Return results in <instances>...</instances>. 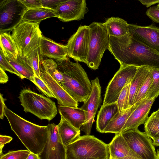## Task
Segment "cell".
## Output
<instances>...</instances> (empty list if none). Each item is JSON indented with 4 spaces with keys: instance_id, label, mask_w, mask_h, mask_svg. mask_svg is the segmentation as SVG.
<instances>
[{
    "instance_id": "6da1fadb",
    "label": "cell",
    "mask_w": 159,
    "mask_h": 159,
    "mask_svg": "<svg viewBox=\"0 0 159 159\" xmlns=\"http://www.w3.org/2000/svg\"><path fill=\"white\" fill-rule=\"evenodd\" d=\"M108 50L120 66H148L159 68V52L129 34L118 37L110 36Z\"/></svg>"
},
{
    "instance_id": "7a4b0ae2",
    "label": "cell",
    "mask_w": 159,
    "mask_h": 159,
    "mask_svg": "<svg viewBox=\"0 0 159 159\" xmlns=\"http://www.w3.org/2000/svg\"><path fill=\"white\" fill-rule=\"evenodd\" d=\"M4 115L11 129L30 152L38 155L43 150L48 140V125H39L21 117L6 106Z\"/></svg>"
},
{
    "instance_id": "3957f363",
    "label": "cell",
    "mask_w": 159,
    "mask_h": 159,
    "mask_svg": "<svg viewBox=\"0 0 159 159\" xmlns=\"http://www.w3.org/2000/svg\"><path fill=\"white\" fill-rule=\"evenodd\" d=\"M55 61L57 70L63 77L60 84L76 101L85 102L91 94L92 85L81 66L77 61L71 62L68 57Z\"/></svg>"
},
{
    "instance_id": "277c9868",
    "label": "cell",
    "mask_w": 159,
    "mask_h": 159,
    "mask_svg": "<svg viewBox=\"0 0 159 159\" xmlns=\"http://www.w3.org/2000/svg\"><path fill=\"white\" fill-rule=\"evenodd\" d=\"M66 148V159H109L108 144L93 135H84Z\"/></svg>"
},
{
    "instance_id": "5b68a950",
    "label": "cell",
    "mask_w": 159,
    "mask_h": 159,
    "mask_svg": "<svg viewBox=\"0 0 159 159\" xmlns=\"http://www.w3.org/2000/svg\"><path fill=\"white\" fill-rule=\"evenodd\" d=\"M18 98L26 113L29 112L41 120H50L57 113V108L54 102L30 89L22 90Z\"/></svg>"
},
{
    "instance_id": "8992f818",
    "label": "cell",
    "mask_w": 159,
    "mask_h": 159,
    "mask_svg": "<svg viewBox=\"0 0 159 159\" xmlns=\"http://www.w3.org/2000/svg\"><path fill=\"white\" fill-rule=\"evenodd\" d=\"M40 23L22 21L13 30L11 36L21 56L27 57L39 48L43 36L39 27Z\"/></svg>"
},
{
    "instance_id": "52a82bcc",
    "label": "cell",
    "mask_w": 159,
    "mask_h": 159,
    "mask_svg": "<svg viewBox=\"0 0 159 159\" xmlns=\"http://www.w3.org/2000/svg\"><path fill=\"white\" fill-rule=\"evenodd\" d=\"M89 26L90 37L86 64L96 70L98 68L104 52L108 49L110 36L103 23L94 22Z\"/></svg>"
},
{
    "instance_id": "ba28073f",
    "label": "cell",
    "mask_w": 159,
    "mask_h": 159,
    "mask_svg": "<svg viewBox=\"0 0 159 159\" xmlns=\"http://www.w3.org/2000/svg\"><path fill=\"white\" fill-rule=\"evenodd\" d=\"M138 67L133 66H120L107 86L102 105L116 102L123 88L131 82Z\"/></svg>"
},
{
    "instance_id": "9c48e42d",
    "label": "cell",
    "mask_w": 159,
    "mask_h": 159,
    "mask_svg": "<svg viewBox=\"0 0 159 159\" xmlns=\"http://www.w3.org/2000/svg\"><path fill=\"white\" fill-rule=\"evenodd\" d=\"M28 10L19 0H3L0 2V32L13 30L22 21Z\"/></svg>"
},
{
    "instance_id": "30bf717a",
    "label": "cell",
    "mask_w": 159,
    "mask_h": 159,
    "mask_svg": "<svg viewBox=\"0 0 159 159\" xmlns=\"http://www.w3.org/2000/svg\"><path fill=\"white\" fill-rule=\"evenodd\" d=\"M129 148L142 159H156L157 153L151 138L138 128L121 133Z\"/></svg>"
},
{
    "instance_id": "8fae6325",
    "label": "cell",
    "mask_w": 159,
    "mask_h": 159,
    "mask_svg": "<svg viewBox=\"0 0 159 159\" xmlns=\"http://www.w3.org/2000/svg\"><path fill=\"white\" fill-rule=\"evenodd\" d=\"M89 26H80L68 40L66 46L68 56L77 61L86 63L90 37Z\"/></svg>"
},
{
    "instance_id": "7c38bea8",
    "label": "cell",
    "mask_w": 159,
    "mask_h": 159,
    "mask_svg": "<svg viewBox=\"0 0 159 159\" xmlns=\"http://www.w3.org/2000/svg\"><path fill=\"white\" fill-rule=\"evenodd\" d=\"M91 83L92 89L91 94L81 107L85 112V120L80 130L83 131L86 135H90L95 115L102 102L101 87L98 77L92 80Z\"/></svg>"
},
{
    "instance_id": "4fadbf2b",
    "label": "cell",
    "mask_w": 159,
    "mask_h": 159,
    "mask_svg": "<svg viewBox=\"0 0 159 159\" xmlns=\"http://www.w3.org/2000/svg\"><path fill=\"white\" fill-rule=\"evenodd\" d=\"M49 136L43 150L38 154L40 159H66V148L59 134L57 126L53 123L48 125Z\"/></svg>"
},
{
    "instance_id": "5bb4252c",
    "label": "cell",
    "mask_w": 159,
    "mask_h": 159,
    "mask_svg": "<svg viewBox=\"0 0 159 159\" xmlns=\"http://www.w3.org/2000/svg\"><path fill=\"white\" fill-rule=\"evenodd\" d=\"M88 11L85 0H64L54 11L56 17L67 22L83 19Z\"/></svg>"
},
{
    "instance_id": "9a60e30c",
    "label": "cell",
    "mask_w": 159,
    "mask_h": 159,
    "mask_svg": "<svg viewBox=\"0 0 159 159\" xmlns=\"http://www.w3.org/2000/svg\"><path fill=\"white\" fill-rule=\"evenodd\" d=\"M41 60L40 65L41 78L52 91L57 99L58 103L60 106L78 107V102L74 99L60 84L48 73Z\"/></svg>"
},
{
    "instance_id": "2e32d148",
    "label": "cell",
    "mask_w": 159,
    "mask_h": 159,
    "mask_svg": "<svg viewBox=\"0 0 159 159\" xmlns=\"http://www.w3.org/2000/svg\"><path fill=\"white\" fill-rule=\"evenodd\" d=\"M129 34L136 40L159 52V28L154 25L140 26L129 24Z\"/></svg>"
},
{
    "instance_id": "e0dca14e",
    "label": "cell",
    "mask_w": 159,
    "mask_h": 159,
    "mask_svg": "<svg viewBox=\"0 0 159 159\" xmlns=\"http://www.w3.org/2000/svg\"><path fill=\"white\" fill-rule=\"evenodd\" d=\"M156 98H154L141 101L127 119L121 133L138 129L139 125L144 124Z\"/></svg>"
},
{
    "instance_id": "ac0fdd59",
    "label": "cell",
    "mask_w": 159,
    "mask_h": 159,
    "mask_svg": "<svg viewBox=\"0 0 159 159\" xmlns=\"http://www.w3.org/2000/svg\"><path fill=\"white\" fill-rule=\"evenodd\" d=\"M39 48L43 57L54 59L56 61L63 60L67 58L66 45L57 43L43 36L41 39Z\"/></svg>"
},
{
    "instance_id": "d6986e66",
    "label": "cell",
    "mask_w": 159,
    "mask_h": 159,
    "mask_svg": "<svg viewBox=\"0 0 159 159\" xmlns=\"http://www.w3.org/2000/svg\"><path fill=\"white\" fill-rule=\"evenodd\" d=\"M58 110L61 117L77 129L80 130L85 120V112L81 107L74 108L59 105Z\"/></svg>"
},
{
    "instance_id": "ffe728a7",
    "label": "cell",
    "mask_w": 159,
    "mask_h": 159,
    "mask_svg": "<svg viewBox=\"0 0 159 159\" xmlns=\"http://www.w3.org/2000/svg\"><path fill=\"white\" fill-rule=\"evenodd\" d=\"M141 101L137 103L120 113L118 112L109 122L103 133H121L122 129L127 119Z\"/></svg>"
},
{
    "instance_id": "44dd1931",
    "label": "cell",
    "mask_w": 159,
    "mask_h": 159,
    "mask_svg": "<svg viewBox=\"0 0 159 159\" xmlns=\"http://www.w3.org/2000/svg\"><path fill=\"white\" fill-rule=\"evenodd\" d=\"M118 112V108L116 102L105 105H102L97 116V131L103 133L109 122Z\"/></svg>"
},
{
    "instance_id": "7402d4cb",
    "label": "cell",
    "mask_w": 159,
    "mask_h": 159,
    "mask_svg": "<svg viewBox=\"0 0 159 159\" xmlns=\"http://www.w3.org/2000/svg\"><path fill=\"white\" fill-rule=\"evenodd\" d=\"M57 126L59 134L66 147L75 141L80 136V130L75 128L62 117H61L60 122Z\"/></svg>"
},
{
    "instance_id": "603a6c76",
    "label": "cell",
    "mask_w": 159,
    "mask_h": 159,
    "mask_svg": "<svg viewBox=\"0 0 159 159\" xmlns=\"http://www.w3.org/2000/svg\"><path fill=\"white\" fill-rule=\"evenodd\" d=\"M4 55L9 62L25 78L30 81L33 80L35 74L27 57L21 56L19 53L16 59L8 54Z\"/></svg>"
},
{
    "instance_id": "cb8c5ba5",
    "label": "cell",
    "mask_w": 159,
    "mask_h": 159,
    "mask_svg": "<svg viewBox=\"0 0 159 159\" xmlns=\"http://www.w3.org/2000/svg\"><path fill=\"white\" fill-rule=\"evenodd\" d=\"M108 145L110 157L114 159H120L127 156L130 150L121 133L116 134Z\"/></svg>"
},
{
    "instance_id": "d4e9b609",
    "label": "cell",
    "mask_w": 159,
    "mask_h": 159,
    "mask_svg": "<svg viewBox=\"0 0 159 159\" xmlns=\"http://www.w3.org/2000/svg\"><path fill=\"white\" fill-rule=\"evenodd\" d=\"M103 23L109 36L120 37L129 33V24L122 18L112 17Z\"/></svg>"
},
{
    "instance_id": "484cf974",
    "label": "cell",
    "mask_w": 159,
    "mask_h": 159,
    "mask_svg": "<svg viewBox=\"0 0 159 159\" xmlns=\"http://www.w3.org/2000/svg\"><path fill=\"white\" fill-rule=\"evenodd\" d=\"M151 68V67L148 66L138 67L137 71L130 84L129 100V107L134 105L137 93Z\"/></svg>"
},
{
    "instance_id": "4316f807",
    "label": "cell",
    "mask_w": 159,
    "mask_h": 159,
    "mask_svg": "<svg viewBox=\"0 0 159 159\" xmlns=\"http://www.w3.org/2000/svg\"><path fill=\"white\" fill-rule=\"evenodd\" d=\"M56 17L54 10L41 7L27 10L22 18V21L30 22H40L47 18Z\"/></svg>"
},
{
    "instance_id": "83f0119b",
    "label": "cell",
    "mask_w": 159,
    "mask_h": 159,
    "mask_svg": "<svg viewBox=\"0 0 159 159\" xmlns=\"http://www.w3.org/2000/svg\"><path fill=\"white\" fill-rule=\"evenodd\" d=\"M0 49L4 54H8L16 59L19 52L16 43L9 33L0 32Z\"/></svg>"
},
{
    "instance_id": "f1b7e54d",
    "label": "cell",
    "mask_w": 159,
    "mask_h": 159,
    "mask_svg": "<svg viewBox=\"0 0 159 159\" xmlns=\"http://www.w3.org/2000/svg\"><path fill=\"white\" fill-rule=\"evenodd\" d=\"M144 130L146 134L152 139L159 137V119L153 112L145 122Z\"/></svg>"
},
{
    "instance_id": "f546056e",
    "label": "cell",
    "mask_w": 159,
    "mask_h": 159,
    "mask_svg": "<svg viewBox=\"0 0 159 159\" xmlns=\"http://www.w3.org/2000/svg\"><path fill=\"white\" fill-rule=\"evenodd\" d=\"M41 61L48 73L54 79L59 83L63 82V75L57 70V64L55 61L50 58L43 59V58Z\"/></svg>"
},
{
    "instance_id": "4dcf8cb0",
    "label": "cell",
    "mask_w": 159,
    "mask_h": 159,
    "mask_svg": "<svg viewBox=\"0 0 159 159\" xmlns=\"http://www.w3.org/2000/svg\"><path fill=\"white\" fill-rule=\"evenodd\" d=\"M152 81L144 99L156 98L159 95V68H151Z\"/></svg>"
},
{
    "instance_id": "1f68e13d",
    "label": "cell",
    "mask_w": 159,
    "mask_h": 159,
    "mask_svg": "<svg viewBox=\"0 0 159 159\" xmlns=\"http://www.w3.org/2000/svg\"><path fill=\"white\" fill-rule=\"evenodd\" d=\"M152 81V76L151 68L137 93L134 100V104L144 99L150 87Z\"/></svg>"
},
{
    "instance_id": "d6a6232c",
    "label": "cell",
    "mask_w": 159,
    "mask_h": 159,
    "mask_svg": "<svg viewBox=\"0 0 159 159\" xmlns=\"http://www.w3.org/2000/svg\"><path fill=\"white\" fill-rule=\"evenodd\" d=\"M131 83L128 84L123 88L116 102L119 113L130 107L129 106V100Z\"/></svg>"
},
{
    "instance_id": "836d02e7",
    "label": "cell",
    "mask_w": 159,
    "mask_h": 159,
    "mask_svg": "<svg viewBox=\"0 0 159 159\" xmlns=\"http://www.w3.org/2000/svg\"><path fill=\"white\" fill-rule=\"evenodd\" d=\"M43 57L41 54L39 48L34 50L27 57L32 67L35 75L41 78L40 75V65L42 58Z\"/></svg>"
},
{
    "instance_id": "e575fe53",
    "label": "cell",
    "mask_w": 159,
    "mask_h": 159,
    "mask_svg": "<svg viewBox=\"0 0 159 159\" xmlns=\"http://www.w3.org/2000/svg\"><path fill=\"white\" fill-rule=\"evenodd\" d=\"M31 81L35 85L37 89L42 93L49 97L55 98L47 84L41 78L35 75Z\"/></svg>"
},
{
    "instance_id": "d590c367",
    "label": "cell",
    "mask_w": 159,
    "mask_h": 159,
    "mask_svg": "<svg viewBox=\"0 0 159 159\" xmlns=\"http://www.w3.org/2000/svg\"><path fill=\"white\" fill-rule=\"evenodd\" d=\"M0 68L4 70L7 71L14 74L21 79L25 78L18 72L9 62L6 58L2 50L0 49Z\"/></svg>"
},
{
    "instance_id": "8d00e7d4",
    "label": "cell",
    "mask_w": 159,
    "mask_h": 159,
    "mask_svg": "<svg viewBox=\"0 0 159 159\" xmlns=\"http://www.w3.org/2000/svg\"><path fill=\"white\" fill-rule=\"evenodd\" d=\"M30 153L28 150L10 151L0 155V159H26Z\"/></svg>"
},
{
    "instance_id": "74e56055",
    "label": "cell",
    "mask_w": 159,
    "mask_h": 159,
    "mask_svg": "<svg viewBox=\"0 0 159 159\" xmlns=\"http://www.w3.org/2000/svg\"><path fill=\"white\" fill-rule=\"evenodd\" d=\"M146 14L153 21L159 23V8L157 6L149 7L147 10Z\"/></svg>"
},
{
    "instance_id": "f35d334b",
    "label": "cell",
    "mask_w": 159,
    "mask_h": 159,
    "mask_svg": "<svg viewBox=\"0 0 159 159\" xmlns=\"http://www.w3.org/2000/svg\"><path fill=\"white\" fill-rule=\"evenodd\" d=\"M64 0H40L42 6L54 11Z\"/></svg>"
},
{
    "instance_id": "ab89813d",
    "label": "cell",
    "mask_w": 159,
    "mask_h": 159,
    "mask_svg": "<svg viewBox=\"0 0 159 159\" xmlns=\"http://www.w3.org/2000/svg\"><path fill=\"white\" fill-rule=\"evenodd\" d=\"M27 9L42 7L40 0H19Z\"/></svg>"
},
{
    "instance_id": "60d3db41",
    "label": "cell",
    "mask_w": 159,
    "mask_h": 159,
    "mask_svg": "<svg viewBox=\"0 0 159 159\" xmlns=\"http://www.w3.org/2000/svg\"><path fill=\"white\" fill-rule=\"evenodd\" d=\"M12 139V138L6 135H0V154H2V149L5 144L10 143Z\"/></svg>"
},
{
    "instance_id": "b9f144b4",
    "label": "cell",
    "mask_w": 159,
    "mask_h": 159,
    "mask_svg": "<svg viewBox=\"0 0 159 159\" xmlns=\"http://www.w3.org/2000/svg\"><path fill=\"white\" fill-rule=\"evenodd\" d=\"M0 118L3 119L4 116V109L6 106L5 103V99L3 97V94L1 93H0Z\"/></svg>"
},
{
    "instance_id": "7bdbcfd3",
    "label": "cell",
    "mask_w": 159,
    "mask_h": 159,
    "mask_svg": "<svg viewBox=\"0 0 159 159\" xmlns=\"http://www.w3.org/2000/svg\"><path fill=\"white\" fill-rule=\"evenodd\" d=\"M139 1L147 7L157 3L159 4V0H139Z\"/></svg>"
},
{
    "instance_id": "ee69618b",
    "label": "cell",
    "mask_w": 159,
    "mask_h": 159,
    "mask_svg": "<svg viewBox=\"0 0 159 159\" xmlns=\"http://www.w3.org/2000/svg\"><path fill=\"white\" fill-rule=\"evenodd\" d=\"M8 81V77L5 71L0 68V83L5 84Z\"/></svg>"
},
{
    "instance_id": "f6af8a7d",
    "label": "cell",
    "mask_w": 159,
    "mask_h": 159,
    "mask_svg": "<svg viewBox=\"0 0 159 159\" xmlns=\"http://www.w3.org/2000/svg\"><path fill=\"white\" fill-rule=\"evenodd\" d=\"M120 159H142L135 153L131 150L129 154L126 156Z\"/></svg>"
},
{
    "instance_id": "bcb514c9",
    "label": "cell",
    "mask_w": 159,
    "mask_h": 159,
    "mask_svg": "<svg viewBox=\"0 0 159 159\" xmlns=\"http://www.w3.org/2000/svg\"><path fill=\"white\" fill-rule=\"evenodd\" d=\"M26 159H40L38 155L30 152Z\"/></svg>"
},
{
    "instance_id": "7dc6e473",
    "label": "cell",
    "mask_w": 159,
    "mask_h": 159,
    "mask_svg": "<svg viewBox=\"0 0 159 159\" xmlns=\"http://www.w3.org/2000/svg\"><path fill=\"white\" fill-rule=\"evenodd\" d=\"M152 139L153 141L152 143L154 146H159V137L153 138Z\"/></svg>"
},
{
    "instance_id": "c3c4849f",
    "label": "cell",
    "mask_w": 159,
    "mask_h": 159,
    "mask_svg": "<svg viewBox=\"0 0 159 159\" xmlns=\"http://www.w3.org/2000/svg\"><path fill=\"white\" fill-rule=\"evenodd\" d=\"M153 113H154L155 116L159 119V108L157 111L154 112Z\"/></svg>"
},
{
    "instance_id": "681fc988",
    "label": "cell",
    "mask_w": 159,
    "mask_h": 159,
    "mask_svg": "<svg viewBox=\"0 0 159 159\" xmlns=\"http://www.w3.org/2000/svg\"><path fill=\"white\" fill-rule=\"evenodd\" d=\"M156 159H159V150H157L156 154Z\"/></svg>"
},
{
    "instance_id": "f907efd6",
    "label": "cell",
    "mask_w": 159,
    "mask_h": 159,
    "mask_svg": "<svg viewBox=\"0 0 159 159\" xmlns=\"http://www.w3.org/2000/svg\"><path fill=\"white\" fill-rule=\"evenodd\" d=\"M157 6L159 8V4H157Z\"/></svg>"
},
{
    "instance_id": "816d5d0a",
    "label": "cell",
    "mask_w": 159,
    "mask_h": 159,
    "mask_svg": "<svg viewBox=\"0 0 159 159\" xmlns=\"http://www.w3.org/2000/svg\"><path fill=\"white\" fill-rule=\"evenodd\" d=\"M109 159H114L110 157Z\"/></svg>"
}]
</instances>
